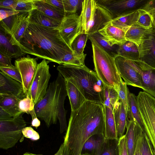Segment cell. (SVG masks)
I'll return each mask as SVG.
<instances>
[{
  "mask_svg": "<svg viewBox=\"0 0 155 155\" xmlns=\"http://www.w3.org/2000/svg\"><path fill=\"white\" fill-rule=\"evenodd\" d=\"M13 117L9 113L0 107V120H8Z\"/></svg>",
  "mask_w": 155,
  "mask_h": 155,
  "instance_id": "53",
  "label": "cell"
},
{
  "mask_svg": "<svg viewBox=\"0 0 155 155\" xmlns=\"http://www.w3.org/2000/svg\"><path fill=\"white\" fill-rule=\"evenodd\" d=\"M142 132L138 127L136 143L134 155H142L141 150L140 142Z\"/></svg>",
  "mask_w": 155,
  "mask_h": 155,
  "instance_id": "50",
  "label": "cell"
},
{
  "mask_svg": "<svg viewBox=\"0 0 155 155\" xmlns=\"http://www.w3.org/2000/svg\"><path fill=\"white\" fill-rule=\"evenodd\" d=\"M20 99L13 96L0 94V107L13 117L18 116L22 113L19 110L18 107Z\"/></svg>",
  "mask_w": 155,
  "mask_h": 155,
  "instance_id": "25",
  "label": "cell"
},
{
  "mask_svg": "<svg viewBox=\"0 0 155 155\" xmlns=\"http://www.w3.org/2000/svg\"><path fill=\"white\" fill-rule=\"evenodd\" d=\"M118 139L123 136L125 130L128 114L122 102L119 100L113 109Z\"/></svg>",
  "mask_w": 155,
  "mask_h": 155,
  "instance_id": "18",
  "label": "cell"
},
{
  "mask_svg": "<svg viewBox=\"0 0 155 155\" xmlns=\"http://www.w3.org/2000/svg\"><path fill=\"white\" fill-rule=\"evenodd\" d=\"M103 105L86 101L78 109L71 111L62 145L63 155H81L83 147L92 136L103 134Z\"/></svg>",
  "mask_w": 155,
  "mask_h": 155,
  "instance_id": "1",
  "label": "cell"
},
{
  "mask_svg": "<svg viewBox=\"0 0 155 155\" xmlns=\"http://www.w3.org/2000/svg\"><path fill=\"white\" fill-rule=\"evenodd\" d=\"M119 139H105L101 155H119Z\"/></svg>",
  "mask_w": 155,
  "mask_h": 155,
  "instance_id": "36",
  "label": "cell"
},
{
  "mask_svg": "<svg viewBox=\"0 0 155 155\" xmlns=\"http://www.w3.org/2000/svg\"><path fill=\"white\" fill-rule=\"evenodd\" d=\"M139 16L138 10L112 19V25L125 32L130 27L136 24Z\"/></svg>",
  "mask_w": 155,
  "mask_h": 155,
  "instance_id": "30",
  "label": "cell"
},
{
  "mask_svg": "<svg viewBox=\"0 0 155 155\" xmlns=\"http://www.w3.org/2000/svg\"><path fill=\"white\" fill-rule=\"evenodd\" d=\"M81 155H91L90 154L87 153H82Z\"/></svg>",
  "mask_w": 155,
  "mask_h": 155,
  "instance_id": "56",
  "label": "cell"
},
{
  "mask_svg": "<svg viewBox=\"0 0 155 155\" xmlns=\"http://www.w3.org/2000/svg\"><path fill=\"white\" fill-rule=\"evenodd\" d=\"M104 112V130L105 139H118L113 109L103 105Z\"/></svg>",
  "mask_w": 155,
  "mask_h": 155,
  "instance_id": "24",
  "label": "cell"
},
{
  "mask_svg": "<svg viewBox=\"0 0 155 155\" xmlns=\"http://www.w3.org/2000/svg\"><path fill=\"white\" fill-rule=\"evenodd\" d=\"M118 55L134 62L140 60L138 46L129 41L119 45Z\"/></svg>",
  "mask_w": 155,
  "mask_h": 155,
  "instance_id": "28",
  "label": "cell"
},
{
  "mask_svg": "<svg viewBox=\"0 0 155 155\" xmlns=\"http://www.w3.org/2000/svg\"><path fill=\"white\" fill-rule=\"evenodd\" d=\"M57 29L62 38L71 47L74 39L83 32L80 15L67 14Z\"/></svg>",
  "mask_w": 155,
  "mask_h": 155,
  "instance_id": "13",
  "label": "cell"
},
{
  "mask_svg": "<svg viewBox=\"0 0 155 155\" xmlns=\"http://www.w3.org/2000/svg\"><path fill=\"white\" fill-rule=\"evenodd\" d=\"M128 119L134 121L143 133L144 132L141 116L138 107L137 97L134 94L130 93L129 99Z\"/></svg>",
  "mask_w": 155,
  "mask_h": 155,
  "instance_id": "29",
  "label": "cell"
},
{
  "mask_svg": "<svg viewBox=\"0 0 155 155\" xmlns=\"http://www.w3.org/2000/svg\"><path fill=\"white\" fill-rule=\"evenodd\" d=\"M65 81L71 111H74L79 109L86 100L74 84L69 81Z\"/></svg>",
  "mask_w": 155,
  "mask_h": 155,
  "instance_id": "23",
  "label": "cell"
},
{
  "mask_svg": "<svg viewBox=\"0 0 155 155\" xmlns=\"http://www.w3.org/2000/svg\"><path fill=\"white\" fill-rule=\"evenodd\" d=\"M119 100L123 103L127 114L128 110L129 99L130 93L126 83L121 80L117 92Z\"/></svg>",
  "mask_w": 155,
  "mask_h": 155,
  "instance_id": "37",
  "label": "cell"
},
{
  "mask_svg": "<svg viewBox=\"0 0 155 155\" xmlns=\"http://www.w3.org/2000/svg\"><path fill=\"white\" fill-rule=\"evenodd\" d=\"M28 13H20L0 21V28L10 36L11 43L19 47L29 23Z\"/></svg>",
  "mask_w": 155,
  "mask_h": 155,
  "instance_id": "9",
  "label": "cell"
},
{
  "mask_svg": "<svg viewBox=\"0 0 155 155\" xmlns=\"http://www.w3.org/2000/svg\"><path fill=\"white\" fill-rule=\"evenodd\" d=\"M138 11L139 16L136 25L146 29H149L152 28V20L149 14L142 9L139 10Z\"/></svg>",
  "mask_w": 155,
  "mask_h": 155,
  "instance_id": "38",
  "label": "cell"
},
{
  "mask_svg": "<svg viewBox=\"0 0 155 155\" xmlns=\"http://www.w3.org/2000/svg\"><path fill=\"white\" fill-rule=\"evenodd\" d=\"M45 1L52 5L64 11L62 0H45Z\"/></svg>",
  "mask_w": 155,
  "mask_h": 155,
  "instance_id": "52",
  "label": "cell"
},
{
  "mask_svg": "<svg viewBox=\"0 0 155 155\" xmlns=\"http://www.w3.org/2000/svg\"><path fill=\"white\" fill-rule=\"evenodd\" d=\"M105 138L103 134L93 135L85 142L81 153H87L91 155H101L104 145Z\"/></svg>",
  "mask_w": 155,
  "mask_h": 155,
  "instance_id": "20",
  "label": "cell"
},
{
  "mask_svg": "<svg viewBox=\"0 0 155 155\" xmlns=\"http://www.w3.org/2000/svg\"><path fill=\"white\" fill-rule=\"evenodd\" d=\"M37 9L35 0H18L15 10L20 13H29Z\"/></svg>",
  "mask_w": 155,
  "mask_h": 155,
  "instance_id": "40",
  "label": "cell"
},
{
  "mask_svg": "<svg viewBox=\"0 0 155 155\" xmlns=\"http://www.w3.org/2000/svg\"><path fill=\"white\" fill-rule=\"evenodd\" d=\"M140 75L143 91L155 98V69L141 70Z\"/></svg>",
  "mask_w": 155,
  "mask_h": 155,
  "instance_id": "26",
  "label": "cell"
},
{
  "mask_svg": "<svg viewBox=\"0 0 155 155\" xmlns=\"http://www.w3.org/2000/svg\"><path fill=\"white\" fill-rule=\"evenodd\" d=\"M88 38L87 34L82 32L78 35L72 42L71 47L74 54L79 57H86L84 51Z\"/></svg>",
  "mask_w": 155,
  "mask_h": 155,
  "instance_id": "35",
  "label": "cell"
},
{
  "mask_svg": "<svg viewBox=\"0 0 155 155\" xmlns=\"http://www.w3.org/2000/svg\"><path fill=\"white\" fill-rule=\"evenodd\" d=\"M32 118L31 126L35 127L37 129L41 125L40 120L36 116L35 110H33L30 114Z\"/></svg>",
  "mask_w": 155,
  "mask_h": 155,
  "instance_id": "51",
  "label": "cell"
},
{
  "mask_svg": "<svg viewBox=\"0 0 155 155\" xmlns=\"http://www.w3.org/2000/svg\"><path fill=\"white\" fill-rule=\"evenodd\" d=\"M28 13L29 21L32 23L58 29L61 22L47 16L37 9L34 10Z\"/></svg>",
  "mask_w": 155,
  "mask_h": 155,
  "instance_id": "21",
  "label": "cell"
},
{
  "mask_svg": "<svg viewBox=\"0 0 155 155\" xmlns=\"http://www.w3.org/2000/svg\"><path fill=\"white\" fill-rule=\"evenodd\" d=\"M38 64L37 58H31L28 54L26 57H21L15 60V65L20 74L25 97L28 94Z\"/></svg>",
  "mask_w": 155,
  "mask_h": 155,
  "instance_id": "12",
  "label": "cell"
},
{
  "mask_svg": "<svg viewBox=\"0 0 155 155\" xmlns=\"http://www.w3.org/2000/svg\"><path fill=\"white\" fill-rule=\"evenodd\" d=\"M10 35L0 28V52L11 58H18L26 54L17 45H13L10 42Z\"/></svg>",
  "mask_w": 155,
  "mask_h": 155,
  "instance_id": "17",
  "label": "cell"
},
{
  "mask_svg": "<svg viewBox=\"0 0 155 155\" xmlns=\"http://www.w3.org/2000/svg\"><path fill=\"white\" fill-rule=\"evenodd\" d=\"M37 9L47 16L62 22L67 15L63 10L52 5L45 0H35Z\"/></svg>",
  "mask_w": 155,
  "mask_h": 155,
  "instance_id": "22",
  "label": "cell"
},
{
  "mask_svg": "<svg viewBox=\"0 0 155 155\" xmlns=\"http://www.w3.org/2000/svg\"><path fill=\"white\" fill-rule=\"evenodd\" d=\"M49 62L44 59L38 64L31 84L28 95L31 97L35 105L43 99L47 92L51 77L48 64Z\"/></svg>",
  "mask_w": 155,
  "mask_h": 155,
  "instance_id": "8",
  "label": "cell"
},
{
  "mask_svg": "<svg viewBox=\"0 0 155 155\" xmlns=\"http://www.w3.org/2000/svg\"><path fill=\"white\" fill-rule=\"evenodd\" d=\"M19 47L25 53L59 64L66 55L74 53L56 28L29 22Z\"/></svg>",
  "mask_w": 155,
  "mask_h": 155,
  "instance_id": "2",
  "label": "cell"
},
{
  "mask_svg": "<svg viewBox=\"0 0 155 155\" xmlns=\"http://www.w3.org/2000/svg\"><path fill=\"white\" fill-rule=\"evenodd\" d=\"M83 0H62L64 10L68 14H76Z\"/></svg>",
  "mask_w": 155,
  "mask_h": 155,
  "instance_id": "42",
  "label": "cell"
},
{
  "mask_svg": "<svg viewBox=\"0 0 155 155\" xmlns=\"http://www.w3.org/2000/svg\"><path fill=\"white\" fill-rule=\"evenodd\" d=\"M35 105L33 100L29 95L20 100L18 104L19 110L22 113L30 114L35 109Z\"/></svg>",
  "mask_w": 155,
  "mask_h": 155,
  "instance_id": "39",
  "label": "cell"
},
{
  "mask_svg": "<svg viewBox=\"0 0 155 155\" xmlns=\"http://www.w3.org/2000/svg\"><path fill=\"white\" fill-rule=\"evenodd\" d=\"M112 20L109 13L98 5L96 1L93 7L91 19L86 27L85 33L90 35L98 32Z\"/></svg>",
  "mask_w": 155,
  "mask_h": 155,
  "instance_id": "15",
  "label": "cell"
},
{
  "mask_svg": "<svg viewBox=\"0 0 155 155\" xmlns=\"http://www.w3.org/2000/svg\"><path fill=\"white\" fill-rule=\"evenodd\" d=\"M22 133L23 136L25 137L33 140H37L40 138L38 133L31 127H25L22 130Z\"/></svg>",
  "mask_w": 155,
  "mask_h": 155,
  "instance_id": "45",
  "label": "cell"
},
{
  "mask_svg": "<svg viewBox=\"0 0 155 155\" xmlns=\"http://www.w3.org/2000/svg\"><path fill=\"white\" fill-rule=\"evenodd\" d=\"M93 60L95 72L102 84L114 88L118 92L121 80L117 68L114 58L100 45L91 35Z\"/></svg>",
  "mask_w": 155,
  "mask_h": 155,
  "instance_id": "5",
  "label": "cell"
},
{
  "mask_svg": "<svg viewBox=\"0 0 155 155\" xmlns=\"http://www.w3.org/2000/svg\"><path fill=\"white\" fill-rule=\"evenodd\" d=\"M103 86L101 97L103 104L108 106L111 104L113 109L115 104L120 100L118 93L113 87L103 84Z\"/></svg>",
  "mask_w": 155,
  "mask_h": 155,
  "instance_id": "34",
  "label": "cell"
},
{
  "mask_svg": "<svg viewBox=\"0 0 155 155\" xmlns=\"http://www.w3.org/2000/svg\"><path fill=\"white\" fill-rule=\"evenodd\" d=\"M96 2L95 0H84L82 2L80 15L83 32L86 33V27L90 21L92 9Z\"/></svg>",
  "mask_w": 155,
  "mask_h": 155,
  "instance_id": "33",
  "label": "cell"
},
{
  "mask_svg": "<svg viewBox=\"0 0 155 155\" xmlns=\"http://www.w3.org/2000/svg\"><path fill=\"white\" fill-rule=\"evenodd\" d=\"M138 127L135 122L127 120L126 132L125 134L129 155H134L135 147Z\"/></svg>",
  "mask_w": 155,
  "mask_h": 155,
  "instance_id": "27",
  "label": "cell"
},
{
  "mask_svg": "<svg viewBox=\"0 0 155 155\" xmlns=\"http://www.w3.org/2000/svg\"><path fill=\"white\" fill-rule=\"evenodd\" d=\"M98 32L114 45H120L127 41L125 32L113 25L111 22Z\"/></svg>",
  "mask_w": 155,
  "mask_h": 155,
  "instance_id": "19",
  "label": "cell"
},
{
  "mask_svg": "<svg viewBox=\"0 0 155 155\" xmlns=\"http://www.w3.org/2000/svg\"><path fill=\"white\" fill-rule=\"evenodd\" d=\"M20 12L17 11L4 10L1 9L0 11V21Z\"/></svg>",
  "mask_w": 155,
  "mask_h": 155,
  "instance_id": "49",
  "label": "cell"
},
{
  "mask_svg": "<svg viewBox=\"0 0 155 155\" xmlns=\"http://www.w3.org/2000/svg\"><path fill=\"white\" fill-rule=\"evenodd\" d=\"M57 69L65 81L78 88L87 101L103 104L101 97L103 84L95 72L85 65L65 64H59Z\"/></svg>",
  "mask_w": 155,
  "mask_h": 155,
  "instance_id": "4",
  "label": "cell"
},
{
  "mask_svg": "<svg viewBox=\"0 0 155 155\" xmlns=\"http://www.w3.org/2000/svg\"><path fill=\"white\" fill-rule=\"evenodd\" d=\"M67 96L65 81L58 72L56 78L49 85L45 97L35 106L36 116L43 120L48 127L52 124H56L58 120L61 133L68 128L66 119L67 111L64 106Z\"/></svg>",
  "mask_w": 155,
  "mask_h": 155,
  "instance_id": "3",
  "label": "cell"
},
{
  "mask_svg": "<svg viewBox=\"0 0 155 155\" xmlns=\"http://www.w3.org/2000/svg\"><path fill=\"white\" fill-rule=\"evenodd\" d=\"M54 155H63V153L62 145L61 144L58 151Z\"/></svg>",
  "mask_w": 155,
  "mask_h": 155,
  "instance_id": "54",
  "label": "cell"
},
{
  "mask_svg": "<svg viewBox=\"0 0 155 155\" xmlns=\"http://www.w3.org/2000/svg\"><path fill=\"white\" fill-rule=\"evenodd\" d=\"M11 58L0 52V67H12L11 62Z\"/></svg>",
  "mask_w": 155,
  "mask_h": 155,
  "instance_id": "48",
  "label": "cell"
},
{
  "mask_svg": "<svg viewBox=\"0 0 155 155\" xmlns=\"http://www.w3.org/2000/svg\"><path fill=\"white\" fill-rule=\"evenodd\" d=\"M90 35L110 56L114 58L118 55L119 45L113 44L101 34L98 31Z\"/></svg>",
  "mask_w": 155,
  "mask_h": 155,
  "instance_id": "31",
  "label": "cell"
},
{
  "mask_svg": "<svg viewBox=\"0 0 155 155\" xmlns=\"http://www.w3.org/2000/svg\"><path fill=\"white\" fill-rule=\"evenodd\" d=\"M142 155H155L152 144L145 133L142 132L140 142Z\"/></svg>",
  "mask_w": 155,
  "mask_h": 155,
  "instance_id": "41",
  "label": "cell"
},
{
  "mask_svg": "<svg viewBox=\"0 0 155 155\" xmlns=\"http://www.w3.org/2000/svg\"><path fill=\"white\" fill-rule=\"evenodd\" d=\"M97 3L106 9L112 19L141 9L148 0H99Z\"/></svg>",
  "mask_w": 155,
  "mask_h": 155,
  "instance_id": "10",
  "label": "cell"
},
{
  "mask_svg": "<svg viewBox=\"0 0 155 155\" xmlns=\"http://www.w3.org/2000/svg\"><path fill=\"white\" fill-rule=\"evenodd\" d=\"M137 97L144 133L155 153V98L144 91H140Z\"/></svg>",
  "mask_w": 155,
  "mask_h": 155,
  "instance_id": "6",
  "label": "cell"
},
{
  "mask_svg": "<svg viewBox=\"0 0 155 155\" xmlns=\"http://www.w3.org/2000/svg\"><path fill=\"white\" fill-rule=\"evenodd\" d=\"M0 94L25 97L22 84L0 71Z\"/></svg>",
  "mask_w": 155,
  "mask_h": 155,
  "instance_id": "16",
  "label": "cell"
},
{
  "mask_svg": "<svg viewBox=\"0 0 155 155\" xmlns=\"http://www.w3.org/2000/svg\"><path fill=\"white\" fill-rule=\"evenodd\" d=\"M114 60L120 75L127 85L142 89L140 74L132 67L128 60L117 55Z\"/></svg>",
  "mask_w": 155,
  "mask_h": 155,
  "instance_id": "14",
  "label": "cell"
},
{
  "mask_svg": "<svg viewBox=\"0 0 155 155\" xmlns=\"http://www.w3.org/2000/svg\"><path fill=\"white\" fill-rule=\"evenodd\" d=\"M148 30L141 28L135 24L129 28L125 32L126 39L127 41L133 42L138 47Z\"/></svg>",
  "mask_w": 155,
  "mask_h": 155,
  "instance_id": "32",
  "label": "cell"
},
{
  "mask_svg": "<svg viewBox=\"0 0 155 155\" xmlns=\"http://www.w3.org/2000/svg\"><path fill=\"white\" fill-rule=\"evenodd\" d=\"M6 120H0V148L7 150L14 147L23 135L27 123L23 115Z\"/></svg>",
  "mask_w": 155,
  "mask_h": 155,
  "instance_id": "7",
  "label": "cell"
},
{
  "mask_svg": "<svg viewBox=\"0 0 155 155\" xmlns=\"http://www.w3.org/2000/svg\"><path fill=\"white\" fill-rule=\"evenodd\" d=\"M23 155H43L42 154H36L30 152H26L24 153Z\"/></svg>",
  "mask_w": 155,
  "mask_h": 155,
  "instance_id": "55",
  "label": "cell"
},
{
  "mask_svg": "<svg viewBox=\"0 0 155 155\" xmlns=\"http://www.w3.org/2000/svg\"><path fill=\"white\" fill-rule=\"evenodd\" d=\"M151 16L153 28L155 30V0H148L141 9Z\"/></svg>",
  "mask_w": 155,
  "mask_h": 155,
  "instance_id": "44",
  "label": "cell"
},
{
  "mask_svg": "<svg viewBox=\"0 0 155 155\" xmlns=\"http://www.w3.org/2000/svg\"><path fill=\"white\" fill-rule=\"evenodd\" d=\"M140 60L136 62L142 69H155V30L148 29L138 47Z\"/></svg>",
  "mask_w": 155,
  "mask_h": 155,
  "instance_id": "11",
  "label": "cell"
},
{
  "mask_svg": "<svg viewBox=\"0 0 155 155\" xmlns=\"http://www.w3.org/2000/svg\"><path fill=\"white\" fill-rule=\"evenodd\" d=\"M119 155H129L125 134L119 139Z\"/></svg>",
  "mask_w": 155,
  "mask_h": 155,
  "instance_id": "47",
  "label": "cell"
},
{
  "mask_svg": "<svg viewBox=\"0 0 155 155\" xmlns=\"http://www.w3.org/2000/svg\"><path fill=\"white\" fill-rule=\"evenodd\" d=\"M18 0H2L0 1V7L15 10Z\"/></svg>",
  "mask_w": 155,
  "mask_h": 155,
  "instance_id": "46",
  "label": "cell"
},
{
  "mask_svg": "<svg viewBox=\"0 0 155 155\" xmlns=\"http://www.w3.org/2000/svg\"><path fill=\"white\" fill-rule=\"evenodd\" d=\"M0 71L11 78L22 83L20 74L17 68L15 66L11 67H0Z\"/></svg>",
  "mask_w": 155,
  "mask_h": 155,
  "instance_id": "43",
  "label": "cell"
}]
</instances>
